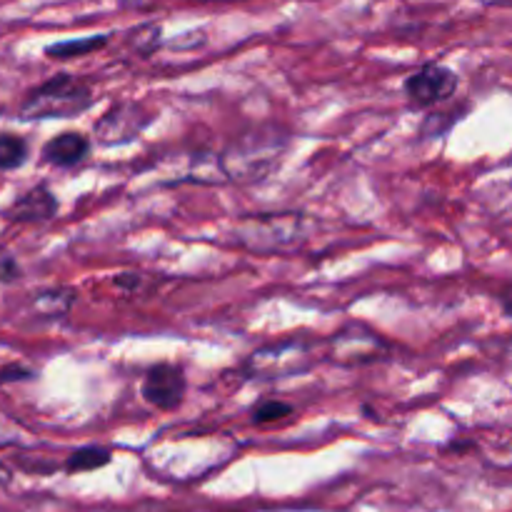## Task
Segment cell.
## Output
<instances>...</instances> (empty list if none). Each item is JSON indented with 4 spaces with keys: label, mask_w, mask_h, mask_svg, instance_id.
Returning a JSON list of instances; mask_svg holds the SVG:
<instances>
[{
    "label": "cell",
    "mask_w": 512,
    "mask_h": 512,
    "mask_svg": "<svg viewBox=\"0 0 512 512\" xmlns=\"http://www.w3.org/2000/svg\"><path fill=\"white\" fill-rule=\"evenodd\" d=\"M288 145L290 135L275 125L250 130L220 153L225 175L238 183H255V180L268 178L288 153Z\"/></svg>",
    "instance_id": "6da1fadb"
},
{
    "label": "cell",
    "mask_w": 512,
    "mask_h": 512,
    "mask_svg": "<svg viewBox=\"0 0 512 512\" xmlns=\"http://www.w3.org/2000/svg\"><path fill=\"white\" fill-rule=\"evenodd\" d=\"M90 105H93L90 85L70 73H58L25 93L18 115L23 120L75 118Z\"/></svg>",
    "instance_id": "7a4b0ae2"
},
{
    "label": "cell",
    "mask_w": 512,
    "mask_h": 512,
    "mask_svg": "<svg viewBox=\"0 0 512 512\" xmlns=\"http://www.w3.org/2000/svg\"><path fill=\"white\" fill-rule=\"evenodd\" d=\"M235 238L255 253H283L305 238V220L298 213H265L243 220Z\"/></svg>",
    "instance_id": "3957f363"
},
{
    "label": "cell",
    "mask_w": 512,
    "mask_h": 512,
    "mask_svg": "<svg viewBox=\"0 0 512 512\" xmlns=\"http://www.w3.org/2000/svg\"><path fill=\"white\" fill-rule=\"evenodd\" d=\"M310 365L308 345L300 340H288V343L268 345L250 355L248 373L253 378H288V375L303 373Z\"/></svg>",
    "instance_id": "277c9868"
},
{
    "label": "cell",
    "mask_w": 512,
    "mask_h": 512,
    "mask_svg": "<svg viewBox=\"0 0 512 512\" xmlns=\"http://www.w3.org/2000/svg\"><path fill=\"white\" fill-rule=\"evenodd\" d=\"M458 73L448 65L440 63H428L420 65L418 70L405 78L403 88L405 95L413 100L415 105H423V108H430V105H438L443 100L453 98L455 90H458Z\"/></svg>",
    "instance_id": "5b68a950"
},
{
    "label": "cell",
    "mask_w": 512,
    "mask_h": 512,
    "mask_svg": "<svg viewBox=\"0 0 512 512\" xmlns=\"http://www.w3.org/2000/svg\"><path fill=\"white\" fill-rule=\"evenodd\" d=\"M150 123H153V115L143 105L118 103L95 123V135L103 145H123L138 138Z\"/></svg>",
    "instance_id": "8992f818"
},
{
    "label": "cell",
    "mask_w": 512,
    "mask_h": 512,
    "mask_svg": "<svg viewBox=\"0 0 512 512\" xmlns=\"http://www.w3.org/2000/svg\"><path fill=\"white\" fill-rule=\"evenodd\" d=\"M385 355V340L378 333H373L365 325H348V328L338 330L330 340V358L335 363L355 365V363H370Z\"/></svg>",
    "instance_id": "52a82bcc"
},
{
    "label": "cell",
    "mask_w": 512,
    "mask_h": 512,
    "mask_svg": "<svg viewBox=\"0 0 512 512\" xmlns=\"http://www.w3.org/2000/svg\"><path fill=\"white\" fill-rule=\"evenodd\" d=\"M188 380H185L183 368L170 363H158L145 373L140 393L145 403H150L158 410H175L185 400Z\"/></svg>",
    "instance_id": "ba28073f"
},
{
    "label": "cell",
    "mask_w": 512,
    "mask_h": 512,
    "mask_svg": "<svg viewBox=\"0 0 512 512\" xmlns=\"http://www.w3.org/2000/svg\"><path fill=\"white\" fill-rule=\"evenodd\" d=\"M55 213H58V198L53 190L48 185H35L5 210V218L13 223H45L55 218Z\"/></svg>",
    "instance_id": "9c48e42d"
},
{
    "label": "cell",
    "mask_w": 512,
    "mask_h": 512,
    "mask_svg": "<svg viewBox=\"0 0 512 512\" xmlns=\"http://www.w3.org/2000/svg\"><path fill=\"white\" fill-rule=\"evenodd\" d=\"M90 153V140L78 130H65L43 145V160L55 168H75Z\"/></svg>",
    "instance_id": "30bf717a"
},
{
    "label": "cell",
    "mask_w": 512,
    "mask_h": 512,
    "mask_svg": "<svg viewBox=\"0 0 512 512\" xmlns=\"http://www.w3.org/2000/svg\"><path fill=\"white\" fill-rule=\"evenodd\" d=\"M75 303V293L70 288H48V290H38L33 295V310L35 315L48 320H58L65 318L70 313Z\"/></svg>",
    "instance_id": "8fae6325"
},
{
    "label": "cell",
    "mask_w": 512,
    "mask_h": 512,
    "mask_svg": "<svg viewBox=\"0 0 512 512\" xmlns=\"http://www.w3.org/2000/svg\"><path fill=\"white\" fill-rule=\"evenodd\" d=\"M108 35H88V38H73V40H60L45 48V55L50 60H73V58H85V55H93L95 50L105 48L108 45Z\"/></svg>",
    "instance_id": "7c38bea8"
},
{
    "label": "cell",
    "mask_w": 512,
    "mask_h": 512,
    "mask_svg": "<svg viewBox=\"0 0 512 512\" xmlns=\"http://www.w3.org/2000/svg\"><path fill=\"white\" fill-rule=\"evenodd\" d=\"M113 460L108 448H98V445H85V448H78L68 460H65V470L70 475L75 473H93V470L105 468V465Z\"/></svg>",
    "instance_id": "4fadbf2b"
},
{
    "label": "cell",
    "mask_w": 512,
    "mask_h": 512,
    "mask_svg": "<svg viewBox=\"0 0 512 512\" xmlns=\"http://www.w3.org/2000/svg\"><path fill=\"white\" fill-rule=\"evenodd\" d=\"M28 140L18 133H0V170H18L28 160Z\"/></svg>",
    "instance_id": "5bb4252c"
},
{
    "label": "cell",
    "mask_w": 512,
    "mask_h": 512,
    "mask_svg": "<svg viewBox=\"0 0 512 512\" xmlns=\"http://www.w3.org/2000/svg\"><path fill=\"white\" fill-rule=\"evenodd\" d=\"M293 415V405L285 403V400H263L253 408V420L260 425L278 423V420Z\"/></svg>",
    "instance_id": "9a60e30c"
},
{
    "label": "cell",
    "mask_w": 512,
    "mask_h": 512,
    "mask_svg": "<svg viewBox=\"0 0 512 512\" xmlns=\"http://www.w3.org/2000/svg\"><path fill=\"white\" fill-rule=\"evenodd\" d=\"M25 380H35V370L28 365L10 363L5 368H0V385L5 383H25Z\"/></svg>",
    "instance_id": "2e32d148"
},
{
    "label": "cell",
    "mask_w": 512,
    "mask_h": 512,
    "mask_svg": "<svg viewBox=\"0 0 512 512\" xmlns=\"http://www.w3.org/2000/svg\"><path fill=\"white\" fill-rule=\"evenodd\" d=\"M20 275H23V270H20L18 260L0 250V283H15V280H20Z\"/></svg>",
    "instance_id": "e0dca14e"
},
{
    "label": "cell",
    "mask_w": 512,
    "mask_h": 512,
    "mask_svg": "<svg viewBox=\"0 0 512 512\" xmlns=\"http://www.w3.org/2000/svg\"><path fill=\"white\" fill-rule=\"evenodd\" d=\"M5 483H10V470L0 463V485H5Z\"/></svg>",
    "instance_id": "ac0fdd59"
},
{
    "label": "cell",
    "mask_w": 512,
    "mask_h": 512,
    "mask_svg": "<svg viewBox=\"0 0 512 512\" xmlns=\"http://www.w3.org/2000/svg\"><path fill=\"white\" fill-rule=\"evenodd\" d=\"M505 313H508L510 318H512V298L508 300V303H505Z\"/></svg>",
    "instance_id": "d6986e66"
},
{
    "label": "cell",
    "mask_w": 512,
    "mask_h": 512,
    "mask_svg": "<svg viewBox=\"0 0 512 512\" xmlns=\"http://www.w3.org/2000/svg\"><path fill=\"white\" fill-rule=\"evenodd\" d=\"M200 3H215V0H200ZM220 3H225V0H220Z\"/></svg>",
    "instance_id": "ffe728a7"
}]
</instances>
